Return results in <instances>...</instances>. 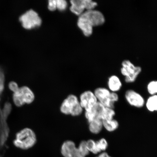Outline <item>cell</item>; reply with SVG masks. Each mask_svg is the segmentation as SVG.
<instances>
[{"label": "cell", "instance_id": "obj_25", "mask_svg": "<svg viewBox=\"0 0 157 157\" xmlns=\"http://www.w3.org/2000/svg\"><path fill=\"white\" fill-rule=\"evenodd\" d=\"M4 79V75L3 71L0 68V93H1L3 89Z\"/></svg>", "mask_w": 157, "mask_h": 157}, {"label": "cell", "instance_id": "obj_21", "mask_svg": "<svg viewBox=\"0 0 157 157\" xmlns=\"http://www.w3.org/2000/svg\"><path fill=\"white\" fill-rule=\"evenodd\" d=\"M56 9L61 11H63L66 9L67 3L64 0H56Z\"/></svg>", "mask_w": 157, "mask_h": 157}, {"label": "cell", "instance_id": "obj_14", "mask_svg": "<svg viewBox=\"0 0 157 157\" xmlns=\"http://www.w3.org/2000/svg\"><path fill=\"white\" fill-rule=\"evenodd\" d=\"M122 84L120 78L116 75L111 76L108 81V87L110 91L117 93L121 89Z\"/></svg>", "mask_w": 157, "mask_h": 157}, {"label": "cell", "instance_id": "obj_2", "mask_svg": "<svg viewBox=\"0 0 157 157\" xmlns=\"http://www.w3.org/2000/svg\"><path fill=\"white\" fill-rule=\"evenodd\" d=\"M60 110L62 113L72 117H78L83 112V109L77 96L74 94L68 95L63 101Z\"/></svg>", "mask_w": 157, "mask_h": 157}, {"label": "cell", "instance_id": "obj_10", "mask_svg": "<svg viewBox=\"0 0 157 157\" xmlns=\"http://www.w3.org/2000/svg\"><path fill=\"white\" fill-rule=\"evenodd\" d=\"M61 153L63 157H85L73 141L67 140L63 143Z\"/></svg>", "mask_w": 157, "mask_h": 157}, {"label": "cell", "instance_id": "obj_8", "mask_svg": "<svg viewBox=\"0 0 157 157\" xmlns=\"http://www.w3.org/2000/svg\"><path fill=\"white\" fill-rule=\"evenodd\" d=\"M80 15L87 20L93 27L100 26L105 22V17L103 13L96 10L86 11Z\"/></svg>", "mask_w": 157, "mask_h": 157}, {"label": "cell", "instance_id": "obj_15", "mask_svg": "<svg viewBox=\"0 0 157 157\" xmlns=\"http://www.w3.org/2000/svg\"><path fill=\"white\" fill-rule=\"evenodd\" d=\"M88 129L90 132L93 134H99L102 130L103 121L101 118H95L88 123Z\"/></svg>", "mask_w": 157, "mask_h": 157}, {"label": "cell", "instance_id": "obj_9", "mask_svg": "<svg viewBox=\"0 0 157 157\" xmlns=\"http://www.w3.org/2000/svg\"><path fill=\"white\" fill-rule=\"evenodd\" d=\"M94 93L98 101L104 107L114 109L115 105L111 101V92L108 88L98 87L94 90Z\"/></svg>", "mask_w": 157, "mask_h": 157}, {"label": "cell", "instance_id": "obj_23", "mask_svg": "<svg viewBox=\"0 0 157 157\" xmlns=\"http://www.w3.org/2000/svg\"><path fill=\"white\" fill-rule=\"evenodd\" d=\"M8 87L10 91L14 93L18 90L19 87L16 83L14 81H11L8 84Z\"/></svg>", "mask_w": 157, "mask_h": 157}, {"label": "cell", "instance_id": "obj_12", "mask_svg": "<svg viewBox=\"0 0 157 157\" xmlns=\"http://www.w3.org/2000/svg\"><path fill=\"white\" fill-rule=\"evenodd\" d=\"M105 107L101 103L98 102L90 112L85 111V117L88 123L95 118H101L102 112Z\"/></svg>", "mask_w": 157, "mask_h": 157}, {"label": "cell", "instance_id": "obj_26", "mask_svg": "<svg viewBox=\"0 0 157 157\" xmlns=\"http://www.w3.org/2000/svg\"><path fill=\"white\" fill-rule=\"evenodd\" d=\"M96 157H113L110 156L107 153L103 152L100 154L99 155Z\"/></svg>", "mask_w": 157, "mask_h": 157}, {"label": "cell", "instance_id": "obj_16", "mask_svg": "<svg viewBox=\"0 0 157 157\" xmlns=\"http://www.w3.org/2000/svg\"><path fill=\"white\" fill-rule=\"evenodd\" d=\"M147 109L151 113H154L157 110V95L150 96L145 102Z\"/></svg>", "mask_w": 157, "mask_h": 157}, {"label": "cell", "instance_id": "obj_24", "mask_svg": "<svg viewBox=\"0 0 157 157\" xmlns=\"http://www.w3.org/2000/svg\"><path fill=\"white\" fill-rule=\"evenodd\" d=\"M48 9L51 11H54L56 9V0H49L48 2Z\"/></svg>", "mask_w": 157, "mask_h": 157}, {"label": "cell", "instance_id": "obj_17", "mask_svg": "<svg viewBox=\"0 0 157 157\" xmlns=\"http://www.w3.org/2000/svg\"><path fill=\"white\" fill-rule=\"evenodd\" d=\"M103 128L110 132L117 130L119 125L118 121L114 119L111 120L103 121Z\"/></svg>", "mask_w": 157, "mask_h": 157}, {"label": "cell", "instance_id": "obj_18", "mask_svg": "<svg viewBox=\"0 0 157 157\" xmlns=\"http://www.w3.org/2000/svg\"><path fill=\"white\" fill-rule=\"evenodd\" d=\"M116 114L114 109L111 108L105 107L101 116L102 121L111 120L114 119Z\"/></svg>", "mask_w": 157, "mask_h": 157}, {"label": "cell", "instance_id": "obj_3", "mask_svg": "<svg viewBox=\"0 0 157 157\" xmlns=\"http://www.w3.org/2000/svg\"><path fill=\"white\" fill-rule=\"evenodd\" d=\"M13 101L17 107H21L27 104L29 105L35 99V94L28 86L19 87L18 90L13 94Z\"/></svg>", "mask_w": 157, "mask_h": 157}, {"label": "cell", "instance_id": "obj_7", "mask_svg": "<svg viewBox=\"0 0 157 157\" xmlns=\"http://www.w3.org/2000/svg\"><path fill=\"white\" fill-rule=\"evenodd\" d=\"M79 102L86 112H90L98 102L94 92L87 90L82 93L80 96Z\"/></svg>", "mask_w": 157, "mask_h": 157}, {"label": "cell", "instance_id": "obj_19", "mask_svg": "<svg viewBox=\"0 0 157 157\" xmlns=\"http://www.w3.org/2000/svg\"><path fill=\"white\" fill-rule=\"evenodd\" d=\"M108 147L107 141L105 138H101L96 141L95 149L96 154L105 151Z\"/></svg>", "mask_w": 157, "mask_h": 157}, {"label": "cell", "instance_id": "obj_5", "mask_svg": "<svg viewBox=\"0 0 157 157\" xmlns=\"http://www.w3.org/2000/svg\"><path fill=\"white\" fill-rule=\"evenodd\" d=\"M122 66L121 72L125 76V82L128 83L135 82L142 71V68L140 67L135 66L128 60L123 61Z\"/></svg>", "mask_w": 157, "mask_h": 157}, {"label": "cell", "instance_id": "obj_4", "mask_svg": "<svg viewBox=\"0 0 157 157\" xmlns=\"http://www.w3.org/2000/svg\"><path fill=\"white\" fill-rule=\"evenodd\" d=\"M19 21L24 29H31L40 26L42 19L38 13L33 10L27 11L19 17Z\"/></svg>", "mask_w": 157, "mask_h": 157}, {"label": "cell", "instance_id": "obj_22", "mask_svg": "<svg viewBox=\"0 0 157 157\" xmlns=\"http://www.w3.org/2000/svg\"><path fill=\"white\" fill-rule=\"evenodd\" d=\"M78 147L84 156L86 157V156L89 155L90 152L88 150L87 146H86V141L83 140L81 141Z\"/></svg>", "mask_w": 157, "mask_h": 157}, {"label": "cell", "instance_id": "obj_11", "mask_svg": "<svg viewBox=\"0 0 157 157\" xmlns=\"http://www.w3.org/2000/svg\"><path fill=\"white\" fill-rule=\"evenodd\" d=\"M125 99L131 106L136 108H142L144 106L145 100L140 94L133 90H128L125 94Z\"/></svg>", "mask_w": 157, "mask_h": 157}, {"label": "cell", "instance_id": "obj_1", "mask_svg": "<svg viewBox=\"0 0 157 157\" xmlns=\"http://www.w3.org/2000/svg\"><path fill=\"white\" fill-rule=\"evenodd\" d=\"M36 142V136L34 131L29 128H25L16 133L13 143L17 148L27 150L34 147Z\"/></svg>", "mask_w": 157, "mask_h": 157}, {"label": "cell", "instance_id": "obj_20", "mask_svg": "<svg viewBox=\"0 0 157 157\" xmlns=\"http://www.w3.org/2000/svg\"><path fill=\"white\" fill-rule=\"evenodd\" d=\"M147 91L151 96L156 95L157 93V82L153 80L149 82L147 86Z\"/></svg>", "mask_w": 157, "mask_h": 157}, {"label": "cell", "instance_id": "obj_6", "mask_svg": "<svg viewBox=\"0 0 157 157\" xmlns=\"http://www.w3.org/2000/svg\"><path fill=\"white\" fill-rule=\"evenodd\" d=\"M71 11L74 14L78 16L86 11L94 10L97 6V3L91 0H72L70 1Z\"/></svg>", "mask_w": 157, "mask_h": 157}, {"label": "cell", "instance_id": "obj_13", "mask_svg": "<svg viewBox=\"0 0 157 157\" xmlns=\"http://www.w3.org/2000/svg\"><path fill=\"white\" fill-rule=\"evenodd\" d=\"M78 26L85 36L88 37L93 34V27L84 17L79 16L78 22Z\"/></svg>", "mask_w": 157, "mask_h": 157}]
</instances>
